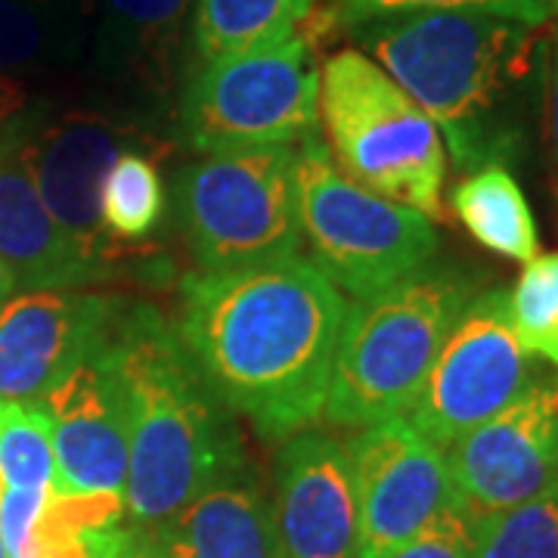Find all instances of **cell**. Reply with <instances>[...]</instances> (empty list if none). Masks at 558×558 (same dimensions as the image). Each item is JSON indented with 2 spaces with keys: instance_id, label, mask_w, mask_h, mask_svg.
<instances>
[{
  "instance_id": "1",
  "label": "cell",
  "mask_w": 558,
  "mask_h": 558,
  "mask_svg": "<svg viewBox=\"0 0 558 558\" xmlns=\"http://www.w3.org/2000/svg\"><path fill=\"white\" fill-rule=\"evenodd\" d=\"M348 301L304 255L180 282L183 351L215 398L282 444L323 413Z\"/></svg>"
},
{
  "instance_id": "2",
  "label": "cell",
  "mask_w": 558,
  "mask_h": 558,
  "mask_svg": "<svg viewBox=\"0 0 558 558\" xmlns=\"http://www.w3.org/2000/svg\"><path fill=\"white\" fill-rule=\"evenodd\" d=\"M539 28L447 10L351 25L369 60L438 124L462 171L506 165L524 146V112L537 72Z\"/></svg>"
},
{
  "instance_id": "3",
  "label": "cell",
  "mask_w": 558,
  "mask_h": 558,
  "mask_svg": "<svg viewBox=\"0 0 558 558\" xmlns=\"http://www.w3.org/2000/svg\"><path fill=\"white\" fill-rule=\"evenodd\" d=\"M112 351L128 407L124 521L156 534L248 453L233 413L205 385L161 311L121 304Z\"/></svg>"
},
{
  "instance_id": "4",
  "label": "cell",
  "mask_w": 558,
  "mask_h": 558,
  "mask_svg": "<svg viewBox=\"0 0 558 558\" xmlns=\"http://www.w3.org/2000/svg\"><path fill=\"white\" fill-rule=\"evenodd\" d=\"M478 292L469 274L428 264L348 307L319 418L329 428L363 432L407 416L440 344Z\"/></svg>"
},
{
  "instance_id": "5",
  "label": "cell",
  "mask_w": 558,
  "mask_h": 558,
  "mask_svg": "<svg viewBox=\"0 0 558 558\" xmlns=\"http://www.w3.org/2000/svg\"><path fill=\"white\" fill-rule=\"evenodd\" d=\"M319 121L344 178L444 220L447 153L438 124L357 47L319 62Z\"/></svg>"
},
{
  "instance_id": "6",
  "label": "cell",
  "mask_w": 558,
  "mask_h": 558,
  "mask_svg": "<svg viewBox=\"0 0 558 558\" xmlns=\"http://www.w3.org/2000/svg\"><path fill=\"white\" fill-rule=\"evenodd\" d=\"M319 35L314 28L270 47L196 65L178 97V140L199 156L299 146L319 134Z\"/></svg>"
},
{
  "instance_id": "7",
  "label": "cell",
  "mask_w": 558,
  "mask_h": 558,
  "mask_svg": "<svg viewBox=\"0 0 558 558\" xmlns=\"http://www.w3.org/2000/svg\"><path fill=\"white\" fill-rule=\"evenodd\" d=\"M295 205L307 260L341 295L373 299L438 255L432 220L344 178L319 134L295 149Z\"/></svg>"
},
{
  "instance_id": "8",
  "label": "cell",
  "mask_w": 558,
  "mask_h": 558,
  "mask_svg": "<svg viewBox=\"0 0 558 558\" xmlns=\"http://www.w3.org/2000/svg\"><path fill=\"white\" fill-rule=\"evenodd\" d=\"M295 149L202 156L174 174V220L199 274L301 255Z\"/></svg>"
},
{
  "instance_id": "9",
  "label": "cell",
  "mask_w": 558,
  "mask_h": 558,
  "mask_svg": "<svg viewBox=\"0 0 558 558\" xmlns=\"http://www.w3.org/2000/svg\"><path fill=\"white\" fill-rule=\"evenodd\" d=\"M128 149L161 153L168 143L153 134V121L112 102L69 109L53 102L20 149L40 202L100 282L112 277L116 264L128 260L100 220L106 171Z\"/></svg>"
},
{
  "instance_id": "10",
  "label": "cell",
  "mask_w": 558,
  "mask_h": 558,
  "mask_svg": "<svg viewBox=\"0 0 558 558\" xmlns=\"http://www.w3.org/2000/svg\"><path fill=\"white\" fill-rule=\"evenodd\" d=\"M534 376L537 366L512 326L509 289H484L459 314L403 418L447 450L519 400Z\"/></svg>"
},
{
  "instance_id": "11",
  "label": "cell",
  "mask_w": 558,
  "mask_h": 558,
  "mask_svg": "<svg viewBox=\"0 0 558 558\" xmlns=\"http://www.w3.org/2000/svg\"><path fill=\"white\" fill-rule=\"evenodd\" d=\"M444 453L457 506L475 524L558 487V373H537L519 400Z\"/></svg>"
},
{
  "instance_id": "12",
  "label": "cell",
  "mask_w": 558,
  "mask_h": 558,
  "mask_svg": "<svg viewBox=\"0 0 558 558\" xmlns=\"http://www.w3.org/2000/svg\"><path fill=\"white\" fill-rule=\"evenodd\" d=\"M344 444L357 497L360 558H385L457 506L447 453L407 418L363 428Z\"/></svg>"
},
{
  "instance_id": "13",
  "label": "cell",
  "mask_w": 558,
  "mask_h": 558,
  "mask_svg": "<svg viewBox=\"0 0 558 558\" xmlns=\"http://www.w3.org/2000/svg\"><path fill=\"white\" fill-rule=\"evenodd\" d=\"M50 418L57 494H116L128 475V407L112 332L38 400Z\"/></svg>"
},
{
  "instance_id": "14",
  "label": "cell",
  "mask_w": 558,
  "mask_h": 558,
  "mask_svg": "<svg viewBox=\"0 0 558 558\" xmlns=\"http://www.w3.org/2000/svg\"><path fill=\"white\" fill-rule=\"evenodd\" d=\"M270 509L279 558H360L351 457L329 432L307 428L279 444Z\"/></svg>"
},
{
  "instance_id": "15",
  "label": "cell",
  "mask_w": 558,
  "mask_h": 558,
  "mask_svg": "<svg viewBox=\"0 0 558 558\" xmlns=\"http://www.w3.org/2000/svg\"><path fill=\"white\" fill-rule=\"evenodd\" d=\"M121 299L84 289H38L0 307V400L38 403L109 339Z\"/></svg>"
},
{
  "instance_id": "16",
  "label": "cell",
  "mask_w": 558,
  "mask_h": 558,
  "mask_svg": "<svg viewBox=\"0 0 558 558\" xmlns=\"http://www.w3.org/2000/svg\"><path fill=\"white\" fill-rule=\"evenodd\" d=\"M193 0H94L87 65L112 106L156 121L180 84L183 25Z\"/></svg>"
},
{
  "instance_id": "17",
  "label": "cell",
  "mask_w": 558,
  "mask_h": 558,
  "mask_svg": "<svg viewBox=\"0 0 558 558\" xmlns=\"http://www.w3.org/2000/svg\"><path fill=\"white\" fill-rule=\"evenodd\" d=\"M168 558H279L270 490L242 462L156 531Z\"/></svg>"
},
{
  "instance_id": "18",
  "label": "cell",
  "mask_w": 558,
  "mask_h": 558,
  "mask_svg": "<svg viewBox=\"0 0 558 558\" xmlns=\"http://www.w3.org/2000/svg\"><path fill=\"white\" fill-rule=\"evenodd\" d=\"M0 260L22 292L100 282L40 202L20 156L0 161Z\"/></svg>"
},
{
  "instance_id": "19",
  "label": "cell",
  "mask_w": 558,
  "mask_h": 558,
  "mask_svg": "<svg viewBox=\"0 0 558 558\" xmlns=\"http://www.w3.org/2000/svg\"><path fill=\"white\" fill-rule=\"evenodd\" d=\"M94 0H0V72L57 75L87 60Z\"/></svg>"
},
{
  "instance_id": "20",
  "label": "cell",
  "mask_w": 558,
  "mask_h": 558,
  "mask_svg": "<svg viewBox=\"0 0 558 558\" xmlns=\"http://www.w3.org/2000/svg\"><path fill=\"white\" fill-rule=\"evenodd\" d=\"M317 20V0H196L193 53L205 65L295 38Z\"/></svg>"
},
{
  "instance_id": "21",
  "label": "cell",
  "mask_w": 558,
  "mask_h": 558,
  "mask_svg": "<svg viewBox=\"0 0 558 558\" xmlns=\"http://www.w3.org/2000/svg\"><path fill=\"white\" fill-rule=\"evenodd\" d=\"M459 223L475 240L497 252L502 258L527 260L537 258L539 236L534 211L521 193L519 180L502 165H487L459 180L450 193Z\"/></svg>"
},
{
  "instance_id": "22",
  "label": "cell",
  "mask_w": 558,
  "mask_h": 558,
  "mask_svg": "<svg viewBox=\"0 0 558 558\" xmlns=\"http://www.w3.org/2000/svg\"><path fill=\"white\" fill-rule=\"evenodd\" d=\"M168 208L156 153L128 149L106 171L100 190V220L109 240L131 258V245H149Z\"/></svg>"
},
{
  "instance_id": "23",
  "label": "cell",
  "mask_w": 558,
  "mask_h": 558,
  "mask_svg": "<svg viewBox=\"0 0 558 558\" xmlns=\"http://www.w3.org/2000/svg\"><path fill=\"white\" fill-rule=\"evenodd\" d=\"M53 494L57 459L44 407L28 400H0V502Z\"/></svg>"
},
{
  "instance_id": "24",
  "label": "cell",
  "mask_w": 558,
  "mask_h": 558,
  "mask_svg": "<svg viewBox=\"0 0 558 558\" xmlns=\"http://www.w3.org/2000/svg\"><path fill=\"white\" fill-rule=\"evenodd\" d=\"M472 558H558V487L481 521Z\"/></svg>"
},
{
  "instance_id": "25",
  "label": "cell",
  "mask_w": 558,
  "mask_h": 558,
  "mask_svg": "<svg viewBox=\"0 0 558 558\" xmlns=\"http://www.w3.org/2000/svg\"><path fill=\"white\" fill-rule=\"evenodd\" d=\"M509 314L524 351L558 369V252L524 264L509 292Z\"/></svg>"
},
{
  "instance_id": "26",
  "label": "cell",
  "mask_w": 558,
  "mask_h": 558,
  "mask_svg": "<svg viewBox=\"0 0 558 558\" xmlns=\"http://www.w3.org/2000/svg\"><path fill=\"white\" fill-rule=\"evenodd\" d=\"M447 10L494 13V16L527 22V25H546L553 20L546 0H336L329 16L351 28L366 20H385V16H403V13H447Z\"/></svg>"
},
{
  "instance_id": "27",
  "label": "cell",
  "mask_w": 558,
  "mask_h": 558,
  "mask_svg": "<svg viewBox=\"0 0 558 558\" xmlns=\"http://www.w3.org/2000/svg\"><path fill=\"white\" fill-rule=\"evenodd\" d=\"M50 106L53 100L35 94L28 81L0 72V161L20 156L25 140L32 137Z\"/></svg>"
},
{
  "instance_id": "28",
  "label": "cell",
  "mask_w": 558,
  "mask_h": 558,
  "mask_svg": "<svg viewBox=\"0 0 558 558\" xmlns=\"http://www.w3.org/2000/svg\"><path fill=\"white\" fill-rule=\"evenodd\" d=\"M475 521L462 515V509L453 506L440 519H435L416 537L407 539L400 549L385 558H472L475 553Z\"/></svg>"
},
{
  "instance_id": "29",
  "label": "cell",
  "mask_w": 558,
  "mask_h": 558,
  "mask_svg": "<svg viewBox=\"0 0 558 558\" xmlns=\"http://www.w3.org/2000/svg\"><path fill=\"white\" fill-rule=\"evenodd\" d=\"M84 558H168L156 534L121 521L100 531H84Z\"/></svg>"
},
{
  "instance_id": "30",
  "label": "cell",
  "mask_w": 558,
  "mask_h": 558,
  "mask_svg": "<svg viewBox=\"0 0 558 558\" xmlns=\"http://www.w3.org/2000/svg\"><path fill=\"white\" fill-rule=\"evenodd\" d=\"M549 137L558 165V32L553 38V60H549Z\"/></svg>"
},
{
  "instance_id": "31",
  "label": "cell",
  "mask_w": 558,
  "mask_h": 558,
  "mask_svg": "<svg viewBox=\"0 0 558 558\" xmlns=\"http://www.w3.org/2000/svg\"><path fill=\"white\" fill-rule=\"evenodd\" d=\"M16 292H20V289H16V279H13V274H10V270L3 267V260H0V307L13 299Z\"/></svg>"
},
{
  "instance_id": "32",
  "label": "cell",
  "mask_w": 558,
  "mask_h": 558,
  "mask_svg": "<svg viewBox=\"0 0 558 558\" xmlns=\"http://www.w3.org/2000/svg\"><path fill=\"white\" fill-rule=\"evenodd\" d=\"M546 7H549V13H553V16H558V0H546Z\"/></svg>"
},
{
  "instance_id": "33",
  "label": "cell",
  "mask_w": 558,
  "mask_h": 558,
  "mask_svg": "<svg viewBox=\"0 0 558 558\" xmlns=\"http://www.w3.org/2000/svg\"><path fill=\"white\" fill-rule=\"evenodd\" d=\"M0 558H7V556H3V546H0Z\"/></svg>"
}]
</instances>
